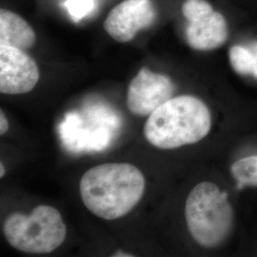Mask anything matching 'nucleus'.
<instances>
[{
    "mask_svg": "<svg viewBox=\"0 0 257 257\" xmlns=\"http://www.w3.org/2000/svg\"><path fill=\"white\" fill-rule=\"evenodd\" d=\"M144 175L128 163H106L88 170L79 191L86 208L105 220H115L132 211L145 191Z\"/></svg>",
    "mask_w": 257,
    "mask_h": 257,
    "instance_id": "obj_1",
    "label": "nucleus"
},
{
    "mask_svg": "<svg viewBox=\"0 0 257 257\" xmlns=\"http://www.w3.org/2000/svg\"><path fill=\"white\" fill-rule=\"evenodd\" d=\"M211 128V111L207 105L195 96L180 95L149 115L144 136L153 146L172 150L199 142Z\"/></svg>",
    "mask_w": 257,
    "mask_h": 257,
    "instance_id": "obj_2",
    "label": "nucleus"
},
{
    "mask_svg": "<svg viewBox=\"0 0 257 257\" xmlns=\"http://www.w3.org/2000/svg\"><path fill=\"white\" fill-rule=\"evenodd\" d=\"M185 218L198 245L208 248L220 246L229 237L234 220L228 193L212 182L197 184L187 197Z\"/></svg>",
    "mask_w": 257,
    "mask_h": 257,
    "instance_id": "obj_3",
    "label": "nucleus"
},
{
    "mask_svg": "<svg viewBox=\"0 0 257 257\" xmlns=\"http://www.w3.org/2000/svg\"><path fill=\"white\" fill-rule=\"evenodd\" d=\"M3 232L13 248L29 253H49L64 242L66 225L55 208L39 205L29 215L10 214Z\"/></svg>",
    "mask_w": 257,
    "mask_h": 257,
    "instance_id": "obj_4",
    "label": "nucleus"
},
{
    "mask_svg": "<svg viewBox=\"0 0 257 257\" xmlns=\"http://www.w3.org/2000/svg\"><path fill=\"white\" fill-rule=\"evenodd\" d=\"M175 90V84L170 77L165 74L153 73L144 67L128 85V110L138 116L150 115L172 98Z\"/></svg>",
    "mask_w": 257,
    "mask_h": 257,
    "instance_id": "obj_5",
    "label": "nucleus"
},
{
    "mask_svg": "<svg viewBox=\"0 0 257 257\" xmlns=\"http://www.w3.org/2000/svg\"><path fill=\"white\" fill-rule=\"evenodd\" d=\"M156 19L153 0H124L109 13L104 29L115 41L126 43L152 26Z\"/></svg>",
    "mask_w": 257,
    "mask_h": 257,
    "instance_id": "obj_6",
    "label": "nucleus"
},
{
    "mask_svg": "<svg viewBox=\"0 0 257 257\" xmlns=\"http://www.w3.org/2000/svg\"><path fill=\"white\" fill-rule=\"evenodd\" d=\"M39 80L36 61L25 51L0 45V92L23 94L31 92Z\"/></svg>",
    "mask_w": 257,
    "mask_h": 257,
    "instance_id": "obj_7",
    "label": "nucleus"
},
{
    "mask_svg": "<svg viewBox=\"0 0 257 257\" xmlns=\"http://www.w3.org/2000/svg\"><path fill=\"white\" fill-rule=\"evenodd\" d=\"M185 36L188 45L193 50L211 51L226 43L229 37V29L222 14L214 11L204 19L189 23Z\"/></svg>",
    "mask_w": 257,
    "mask_h": 257,
    "instance_id": "obj_8",
    "label": "nucleus"
},
{
    "mask_svg": "<svg viewBox=\"0 0 257 257\" xmlns=\"http://www.w3.org/2000/svg\"><path fill=\"white\" fill-rule=\"evenodd\" d=\"M36 40V33L27 21L9 10H0V45L26 51L35 45Z\"/></svg>",
    "mask_w": 257,
    "mask_h": 257,
    "instance_id": "obj_9",
    "label": "nucleus"
},
{
    "mask_svg": "<svg viewBox=\"0 0 257 257\" xmlns=\"http://www.w3.org/2000/svg\"><path fill=\"white\" fill-rule=\"evenodd\" d=\"M230 173L239 190L248 186L257 187V156L239 159L230 167Z\"/></svg>",
    "mask_w": 257,
    "mask_h": 257,
    "instance_id": "obj_10",
    "label": "nucleus"
},
{
    "mask_svg": "<svg viewBox=\"0 0 257 257\" xmlns=\"http://www.w3.org/2000/svg\"><path fill=\"white\" fill-rule=\"evenodd\" d=\"M229 58L233 71L240 75H251L253 69V55L250 48L243 45L230 47Z\"/></svg>",
    "mask_w": 257,
    "mask_h": 257,
    "instance_id": "obj_11",
    "label": "nucleus"
},
{
    "mask_svg": "<svg viewBox=\"0 0 257 257\" xmlns=\"http://www.w3.org/2000/svg\"><path fill=\"white\" fill-rule=\"evenodd\" d=\"M214 12L207 0H185L182 4V14L188 23L204 19Z\"/></svg>",
    "mask_w": 257,
    "mask_h": 257,
    "instance_id": "obj_12",
    "label": "nucleus"
},
{
    "mask_svg": "<svg viewBox=\"0 0 257 257\" xmlns=\"http://www.w3.org/2000/svg\"><path fill=\"white\" fill-rule=\"evenodd\" d=\"M65 7L75 22L81 20L92 12L94 7L93 0H67Z\"/></svg>",
    "mask_w": 257,
    "mask_h": 257,
    "instance_id": "obj_13",
    "label": "nucleus"
},
{
    "mask_svg": "<svg viewBox=\"0 0 257 257\" xmlns=\"http://www.w3.org/2000/svg\"><path fill=\"white\" fill-rule=\"evenodd\" d=\"M9 130V122L6 118L3 110H0V135L4 136Z\"/></svg>",
    "mask_w": 257,
    "mask_h": 257,
    "instance_id": "obj_14",
    "label": "nucleus"
},
{
    "mask_svg": "<svg viewBox=\"0 0 257 257\" xmlns=\"http://www.w3.org/2000/svg\"><path fill=\"white\" fill-rule=\"evenodd\" d=\"M248 47L250 48V50L252 52V55H253V69H252L251 75L257 79V41L252 42Z\"/></svg>",
    "mask_w": 257,
    "mask_h": 257,
    "instance_id": "obj_15",
    "label": "nucleus"
},
{
    "mask_svg": "<svg viewBox=\"0 0 257 257\" xmlns=\"http://www.w3.org/2000/svg\"><path fill=\"white\" fill-rule=\"evenodd\" d=\"M112 256H134L133 254H128V253H126V252H121V251H118V252H116L115 254H113Z\"/></svg>",
    "mask_w": 257,
    "mask_h": 257,
    "instance_id": "obj_16",
    "label": "nucleus"
},
{
    "mask_svg": "<svg viewBox=\"0 0 257 257\" xmlns=\"http://www.w3.org/2000/svg\"><path fill=\"white\" fill-rule=\"evenodd\" d=\"M5 175V168L3 166V163L0 164V177H3Z\"/></svg>",
    "mask_w": 257,
    "mask_h": 257,
    "instance_id": "obj_17",
    "label": "nucleus"
}]
</instances>
